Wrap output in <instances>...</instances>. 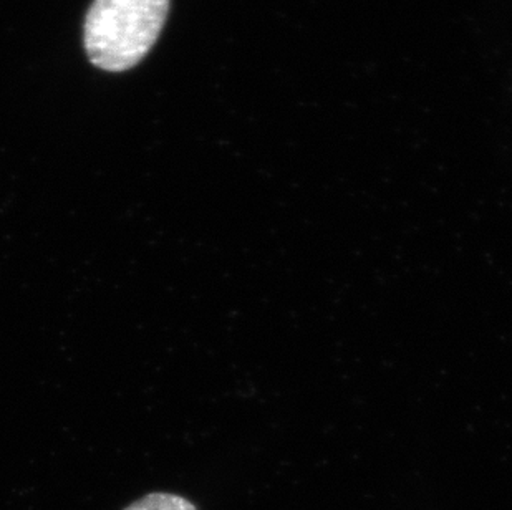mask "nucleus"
<instances>
[{"instance_id":"obj_2","label":"nucleus","mask_w":512,"mask_h":510,"mask_svg":"<svg viewBox=\"0 0 512 510\" xmlns=\"http://www.w3.org/2000/svg\"><path fill=\"white\" fill-rule=\"evenodd\" d=\"M125 510H198V507L178 494L151 492L130 504Z\"/></svg>"},{"instance_id":"obj_1","label":"nucleus","mask_w":512,"mask_h":510,"mask_svg":"<svg viewBox=\"0 0 512 510\" xmlns=\"http://www.w3.org/2000/svg\"><path fill=\"white\" fill-rule=\"evenodd\" d=\"M170 0H95L85 20V49L95 67L125 72L156 44Z\"/></svg>"}]
</instances>
